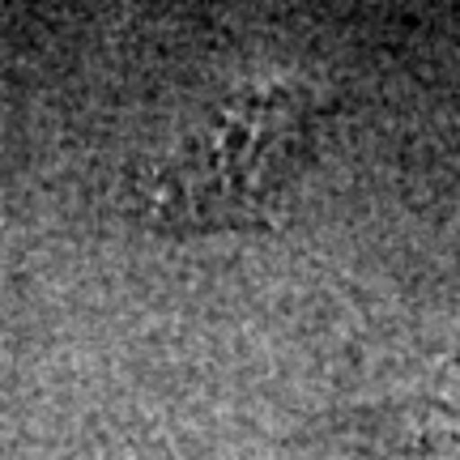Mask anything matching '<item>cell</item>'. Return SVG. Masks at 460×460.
<instances>
[{
    "mask_svg": "<svg viewBox=\"0 0 460 460\" xmlns=\"http://www.w3.org/2000/svg\"><path fill=\"white\" fill-rule=\"evenodd\" d=\"M320 128L307 85H247L183 128L146 175V214L166 226H239L295 180Z\"/></svg>",
    "mask_w": 460,
    "mask_h": 460,
    "instance_id": "obj_1",
    "label": "cell"
}]
</instances>
